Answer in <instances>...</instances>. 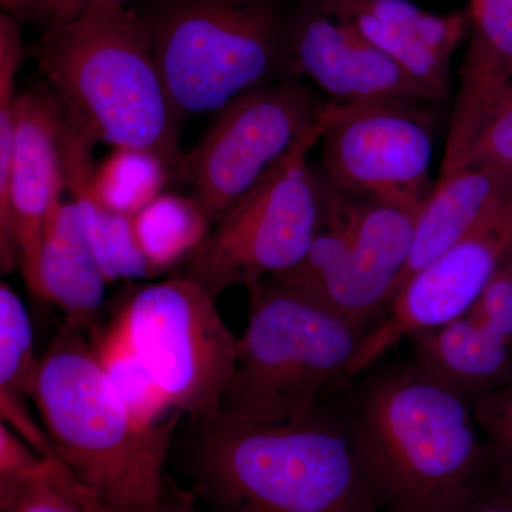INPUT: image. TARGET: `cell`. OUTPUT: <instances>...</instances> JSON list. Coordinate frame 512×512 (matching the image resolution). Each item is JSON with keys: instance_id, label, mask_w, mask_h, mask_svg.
I'll return each mask as SVG.
<instances>
[{"instance_id": "obj_7", "label": "cell", "mask_w": 512, "mask_h": 512, "mask_svg": "<svg viewBox=\"0 0 512 512\" xmlns=\"http://www.w3.org/2000/svg\"><path fill=\"white\" fill-rule=\"evenodd\" d=\"M325 127L326 104L316 127L212 227L184 278L218 299L302 261L325 222V180L308 163Z\"/></svg>"}, {"instance_id": "obj_28", "label": "cell", "mask_w": 512, "mask_h": 512, "mask_svg": "<svg viewBox=\"0 0 512 512\" xmlns=\"http://www.w3.org/2000/svg\"><path fill=\"white\" fill-rule=\"evenodd\" d=\"M49 460L0 421V512L15 508Z\"/></svg>"}, {"instance_id": "obj_24", "label": "cell", "mask_w": 512, "mask_h": 512, "mask_svg": "<svg viewBox=\"0 0 512 512\" xmlns=\"http://www.w3.org/2000/svg\"><path fill=\"white\" fill-rule=\"evenodd\" d=\"M332 16L363 13L379 22L419 37L424 43L451 59L470 32V9L463 12H429L409 0H309Z\"/></svg>"}, {"instance_id": "obj_16", "label": "cell", "mask_w": 512, "mask_h": 512, "mask_svg": "<svg viewBox=\"0 0 512 512\" xmlns=\"http://www.w3.org/2000/svg\"><path fill=\"white\" fill-rule=\"evenodd\" d=\"M511 83L512 0H471L467 52L440 177L464 167L481 121Z\"/></svg>"}, {"instance_id": "obj_4", "label": "cell", "mask_w": 512, "mask_h": 512, "mask_svg": "<svg viewBox=\"0 0 512 512\" xmlns=\"http://www.w3.org/2000/svg\"><path fill=\"white\" fill-rule=\"evenodd\" d=\"M33 404L56 456L114 512H160L181 414L158 426L124 406L93 343L67 326L39 359Z\"/></svg>"}, {"instance_id": "obj_18", "label": "cell", "mask_w": 512, "mask_h": 512, "mask_svg": "<svg viewBox=\"0 0 512 512\" xmlns=\"http://www.w3.org/2000/svg\"><path fill=\"white\" fill-rule=\"evenodd\" d=\"M511 194V178L487 168L463 167L440 177L417 215L412 254L394 295Z\"/></svg>"}, {"instance_id": "obj_22", "label": "cell", "mask_w": 512, "mask_h": 512, "mask_svg": "<svg viewBox=\"0 0 512 512\" xmlns=\"http://www.w3.org/2000/svg\"><path fill=\"white\" fill-rule=\"evenodd\" d=\"M93 348L114 392L137 420L147 426H158L181 414L171 416L175 407L170 397L137 352L119 313L94 340Z\"/></svg>"}, {"instance_id": "obj_29", "label": "cell", "mask_w": 512, "mask_h": 512, "mask_svg": "<svg viewBox=\"0 0 512 512\" xmlns=\"http://www.w3.org/2000/svg\"><path fill=\"white\" fill-rule=\"evenodd\" d=\"M473 407L495 476L512 487V383L480 397Z\"/></svg>"}, {"instance_id": "obj_1", "label": "cell", "mask_w": 512, "mask_h": 512, "mask_svg": "<svg viewBox=\"0 0 512 512\" xmlns=\"http://www.w3.org/2000/svg\"><path fill=\"white\" fill-rule=\"evenodd\" d=\"M356 379L343 414L387 511L424 507L495 477L466 397L412 359L373 365Z\"/></svg>"}, {"instance_id": "obj_6", "label": "cell", "mask_w": 512, "mask_h": 512, "mask_svg": "<svg viewBox=\"0 0 512 512\" xmlns=\"http://www.w3.org/2000/svg\"><path fill=\"white\" fill-rule=\"evenodd\" d=\"M146 25L180 117L218 113L286 62L288 28L268 0H173Z\"/></svg>"}, {"instance_id": "obj_20", "label": "cell", "mask_w": 512, "mask_h": 512, "mask_svg": "<svg viewBox=\"0 0 512 512\" xmlns=\"http://www.w3.org/2000/svg\"><path fill=\"white\" fill-rule=\"evenodd\" d=\"M39 359L25 303L5 282L0 285V417L37 453L56 456L46 430L30 412ZM60 460V458H59Z\"/></svg>"}, {"instance_id": "obj_32", "label": "cell", "mask_w": 512, "mask_h": 512, "mask_svg": "<svg viewBox=\"0 0 512 512\" xmlns=\"http://www.w3.org/2000/svg\"><path fill=\"white\" fill-rule=\"evenodd\" d=\"M160 512H198L194 494L184 490H174L165 494Z\"/></svg>"}, {"instance_id": "obj_26", "label": "cell", "mask_w": 512, "mask_h": 512, "mask_svg": "<svg viewBox=\"0 0 512 512\" xmlns=\"http://www.w3.org/2000/svg\"><path fill=\"white\" fill-rule=\"evenodd\" d=\"M10 512H114L63 461L50 458Z\"/></svg>"}, {"instance_id": "obj_11", "label": "cell", "mask_w": 512, "mask_h": 512, "mask_svg": "<svg viewBox=\"0 0 512 512\" xmlns=\"http://www.w3.org/2000/svg\"><path fill=\"white\" fill-rule=\"evenodd\" d=\"M323 178L352 195L419 211L430 180L434 116L426 103H326Z\"/></svg>"}, {"instance_id": "obj_27", "label": "cell", "mask_w": 512, "mask_h": 512, "mask_svg": "<svg viewBox=\"0 0 512 512\" xmlns=\"http://www.w3.org/2000/svg\"><path fill=\"white\" fill-rule=\"evenodd\" d=\"M464 167L487 168L512 180V83L485 114Z\"/></svg>"}, {"instance_id": "obj_8", "label": "cell", "mask_w": 512, "mask_h": 512, "mask_svg": "<svg viewBox=\"0 0 512 512\" xmlns=\"http://www.w3.org/2000/svg\"><path fill=\"white\" fill-rule=\"evenodd\" d=\"M325 184V222L311 248L298 265L269 279L367 335L392 303L420 210L352 197Z\"/></svg>"}, {"instance_id": "obj_10", "label": "cell", "mask_w": 512, "mask_h": 512, "mask_svg": "<svg viewBox=\"0 0 512 512\" xmlns=\"http://www.w3.org/2000/svg\"><path fill=\"white\" fill-rule=\"evenodd\" d=\"M326 103L299 83H265L218 111L183 178L212 224L316 127Z\"/></svg>"}, {"instance_id": "obj_15", "label": "cell", "mask_w": 512, "mask_h": 512, "mask_svg": "<svg viewBox=\"0 0 512 512\" xmlns=\"http://www.w3.org/2000/svg\"><path fill=\"white\" fill-rule=\"evenodd\" d=\"M412 360L476 403L512 383V312L477 302L460 318L409 339Z\"/></svg>"}, {"instance_id": "obj_12", "label": "cell", "mask_w": 512, "mask_h": 512, "mask_svg": "<svg viewBox=\"0 0 512 512\" xmlns=\"http://www.w3.org/2000/svg\"><path fill=\"white\" fill-rule=\"evenodd\" d=\"M512 252V194L481 218L453 247L404 282L386 315L367 333L349 369L348 384L420 330L470 311Z\"/></svg>"}, {"instance_id": "obj_21", "label": "cell", "mask_w": 512, "mask_h": 512, "mask_svg": "<svg viewBox=\"0 0 512 512\" xmlns=\"http://www.w3.org/2000/svg\"><path fill=\"white\" fill-rule=\"evenodd\" d=\"M133 224L138 245L156 275L190 261L214 227L194 197L167 192L134 215Z\"/></svg>"}, {"instance_id": "obj_5", "label": "cell", "mask_w": 512, "mask_h": 512, "mask_svg": "<svg viewBox=\"0 0 512 512\" xmlns=\"http://www.w3.org/2000/svg\"><path fill=\"white\" fill-rule=\"evenodd\" d=\"M247 289V328L217 416L251 426L312 416L348 386L365 333L272 279Z\"/></svg>"}, {"instance_id": "obj_9", "label": "cell", "mask_w": 512, "mask_h": 512, "mask_svg": "<svg viewBox=\"0 0 512 512\" xmlns=\"http://www.w3.org/2000/svg\"><path fill=\"white\" fill-rule=\"evenodd\" d=\"M119 315L175 410L201 424L215 419L238 355L217 299L180 276L138 289Z\"/></svg>"}, {"instance_id": "obj_33", "label": "cell", "mask_w": 512, "mask_h": 512, "mask_svg": "<svg viewBox=\"0 0 512 512\" xmlns=\"http://www.w3.org/2000/svg\"><path fill=\"white\" fill-rule=\"evenodd\" d=\"M33 2H35V0H0L3 10H5L6 13H10V15H15L16 18H19V16L25 18Z\"/></svg>"}, {"instance_id": "obj_2", "label": "cell", "mask_w": 512, "mask_h": 512, "mask_svg": "<svg viewBox=\"0 0 512 512\" xmlns=\"http://www.w3.org/2000/svg\"><path fill=\"white\" fill-rule=\"evenodd\" d=\"M35 57L67 119L90 143L151 151L183 177L180 116L146 20L123 5L94 2L47 28Z\"/></svg>"}, {"instance_id": "obj_13", "label": "cell", "mask_w": 512, "mask_h": 512, "mask_svg": "<svg viewBox=\"0 0 512 512\" xmlns=\"http://www.w3.org/2000/svg\"><path fill=\"white\" fill-rule=\"evenodd\" d=\"M62 123V106L46 83L18 94L8 201L0 210V265L3 274L19 265L28 286L47 225L67 191Z\"/></svg>"}, {"instance_id": "obj_17", "label": "cell", "mask_w": 512, "mask_h": 512, "mask_svg": "<svg viewBox=\"0 0 512 512\" xmlns=\"http://www.w3.org/2000/svg\"><path fill=\"white\" fill-rule=\"evenodd\" d=\"M107 285L82 215L63 201L47 225L29 291L62 309L67 326L82 330L99 312Z\"/></svg>"}, {"instance_id": "obj_23", "label": "cell", "mask_w": 512, "mask_h": 512, "mask_svg": "<svg viewBox=\"0 0 512 512\" xmlns=\"http://www.w3.org/2000/svg\"><path fill=\"white\" fill-rule=\"evenodd\" d=\"M171 174L170 165L151 151L114 148L96 165L93 188L107 208L133 218L163 194Z\"/></svg>"}, {"instance_id": "obj_3", "label": "cell", "mask_w": 512, "mask_h": 512, "mask_svg": "<svg viewBox=\"0 0 512 512\" xmlns=\"http://www.w3.org/2000/svg\"><path fill=\"white\" fill-rule=\"evenodd\" d=\"M202 488L228 512H382L343 410L251 426L202 424Z\"/></svg>"}, {"instance_id": "obj_14", "label": "cell", "mask_w": 512, "mask_h": 512, "mask_svg": "<svg viewBox=\"0 0 512 512\" xmlns=\"http://www.w3.org/2000/svg\"><path fill=\"white\" fill-rule=\"evenodd\" d=\"M286 62L338 104L437 103L350 25L306 0L288 26Z\"/></svg>"}, {"instance_id": "obj_31", "label": "cell", "mask_w": 512, "mask_h": 512, "mask_svg": "<svg viewBox=\"0 0 512 512\" xmlns=\"http://www.w3.org/2000/svg\"><path fill=\"white\" fill-rule=\"evenodd\" d=\"M94 2L124 5V3L133 2V0H35L25 18L36 20V22L45 25L47 29L50 26L57 25V23L64 22V20L73 18L80 10Z\"/></svg>"}, {"instance_id": "obj_19", "label": "cell", "mask_w": 512, "mask_h": 512, "mask_svg": "<svg viewBox=\"0 0 512 512\" xmlns=\"http://www.w3.org/2000/svg\"><path fill=\"white\" fill-rule=\"evenodd\" d=\"M93 148L94 144L63 111L62 153L67 192L82 215L87 238L107 282L157 276L138 245L133 218L111 211L94 192Z\"/></svg>"}, {"instance_id": "obj_25", "label": "cell", "mask_w": 512, "mask_h": 512, "mask_svg": "<svg viewBox=\"0 0 512 512\" xmlns=\"http://www.w3.org/2000/svg\"><path fill=\"white\" fill-rule=\"evenodd\" d=\"M332 16V15H330ZM355 26L369 42L379 47L404 72L417 80L439 103L450 92V60L419 37L379 22L363 13L333 16Z\"/></svg>"}, {"instance_id": "obj_30", "label": "cell", "mask_w": 512, "mask_h": 512, "mask_svg": "<svg viewBox=\"0 0 512 512\" xmlns=\"http://www.w3.org/2000/svg\"><path fill=\"white\" fill-rule=\"evenodd\" d=\"M402 512H512V487L495 476L453 497Z\"/></svg>"}]
</instances>
